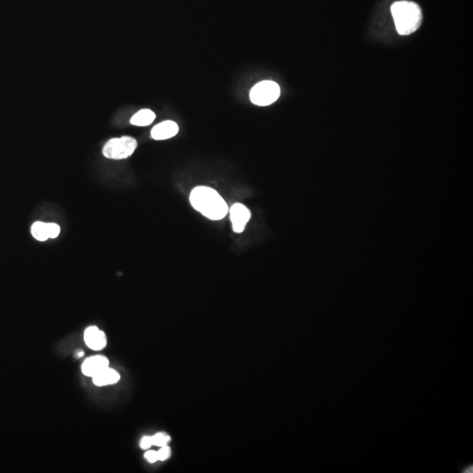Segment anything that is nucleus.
<instances>
[{
  "mask_svg": "<svg viewBox=\"0 0 473 473\" xmlns=\"http://www.w3.org/2000/svg\"><path fill=\"white\" fill-rule=\"evenodd\" d=\"M155 113L149 109H142L131 118V124L137 126H148L154 121Z\"/></svg>",
  "mask_w": 473,
  "mask_h": 473,
  "instance_id": "nucleus-10",
  "label": "nucleus"
},
{
  "mask_svg": "<svg viewBox=\"0 0 473 473\" xmlns=\"http://www.w3.org/2000/svg\"><path fill=\"white\" fill-rule=\"evenodd\" d=\"M229 214L235 233H242L251 217V213L246 205L240 203L229 208Z\"/></svg>",
  "mask_w": 473,
  "mask_h": 473,
  "instance_id": "nucleus-5",
  "label": "nucleus"
},
{
  "mask_svg": "<svg viewBox=\"0 0 473 473\" xmlns=\"http://www.w3.org/2000/svg\"><path fill=\"white\" fill-rule=\"evenodd\" d=\"M152 440H153V445L162 447L168 445V444L171 440V438L169 435H166L164 433H157V434L152 436Z\"/></svg>",
  "mask_w": 473,
  "mask_h": 473,
  "instance_id": "nucleus-12",
  "label": "nucleus"
},
{
  "mask_svg": "<svg viewBox=\"0 0 473 473\" xmlns=\"http://www.w3.org/2000/svg\"><path fill=\"white\" fill-rule=\"evenodd\" d=\"M31 233L38 241H46L49 239L47 224L43 222H35L31 227Z\"/></svg>",
  "mask_w": 473,
  "mask_h": 473,
  "instance_id": "nucleus-11",
  "label": "nucleus"
},
{
  "mask_svg": "<svg viewBox=\"0 0 473 473\" xmlns=\"http://www.w3.org/2000/svg\"><path fill=\"white\" fill-rule=\"evenodd\" d=\"M281 95V88L274 81H262L253 86L250 92V99L259 106H267L275 103Z\"/></svg>",
  "mask_w": 473,
  "mask_h": 473,
  "instance_id": "nucleus-4",
  "label": "nucleus"
},
{
  "mask_svg": "<svg viewBox=\"0 0 473 473\" xmlns=\"http://www.w3.org/2000/svg\"><path fill=\"white\" fill-rule=\"evenodd\" d=\"M139 446L143 449L151 448V447L153 446L152 436H144V438H142L141 441H140V444H139Z\"/></svg>",
  "mask_w": 473,
  "mask_h": 473,
  "instance_id": "nucleus-15",
  "label": "nucleus"
},
{
  "mask_svg": "<svg viewBox=\"0 0 473 473\" xmlns=\"http://www.w3.org/2000/svg\"><path fill=\"white\" fill-rule=\"evenodd\" d=\"M47 231H48L49 239H56V238L59 236L60 232H61V228L57 224L49 223V224H47Z\"/></svg>",
  "mask_w": 473,
  "mask_h": 473,
  "instance_id": "nucleus-13",
  "label": "nucleus"
},
{
  "mask_svg": "<svg viewBox=\"0 0 473 473\" xmlns=\"http://www.w3.org/2000/svg\"><path fill=\"white\" fill-rule=\"evenodd\" d=\"M120 379L119 373L113 369L107 367L105 369L101 371L100 373H97L92 377L93 384L97 387H105L110 385L116 384Z\"/></svg>",
  "mask_w": 473,
  "mask_h": 473,
  "instance_id": "nucleus-9",
  "label": "nucleus"
},
{
  "mask_svg": "<svg viewBox=\"0 0 473 473\" xmlns=\"http://www.w3.org/2000/svg\"><path fill=\"white\" fill-rule=\"evenodd\" d=\"M109 359L104 356H94L84 360L82 365V372L84 375L92 378L97 373L109 367Z\"/></svg>",
  "mask_w": 473,
  "mask_h": 473,
  "instance_id": "nucleus-7",
  "label": "nucleus"
},
{
  "mask_svg": "<svg viewBox=\"0 0 473 473\" xmlns=\"http://www.w3.org/2000/svg\"><path fill=\"white\" fill-rule=\"evenodd\" d=\"M84 342L89 349L101 351L106 346V336L97 326H90L84 331Z\"/></svg>",
  "mask_w": 473,
  "mask_h": 473,
  "instance_id": "nucleus-6",
  "label": "nucleus"
},
{
  "mask_svg": "<svg viewBox=\"0 0 473 473\" xmlns=\"http://www.w3.org/2000/svg\"><path fill=\"white\" fill-rule=\"evenodd\" d=\"M157 453H158V460L165 461L170 458L171 449L168 445H165V446L160 447V450L157 451Z\"/></svg>",
  "mask_w": 473,
  "mask_h": 473,
  "instance_id": "nucleus-14",
  "label": "nucleus"
},
{
  "mask_svg": "<svg viewBox=\"0 0 473 473\" xmlns=\"http://www.w3.org/2000/svg\"><path fill=\"white\" fill-rule=\"evenodd\" d=\"M391 13L397 32L401 35L414 33L423 22V12L420 6L412 1H397L391 6Z\"/></svg>",
  "mask_w": 473,
  "mask_h": 473,
  "instance_id": "nucleus-2",
  "label": "nucleus"
},
{
  "mask_svg": "<svg viewBox=\"0 0 473 473\" xmlns=\"http://www.w3.org/2000/svg\"><path fill=\"white\" fill-rule=\"evenodd\" d=\"M179 132V126L175 121L166 120L156 124L151 131V137L155 140H165L175 136Z\"/></svg>",
  "mask_w": 473,
  "mask_h": 473,
  "instance_id": "nucleus-8",
  "label": "nucleus"
},
{
  "mask_svg": "<svg viewBox=\"0 0 473 473\" xmlns=\"http://www.w3.org/2000/svg\"><path fill=\"white\" fill-rule=\"evenodd\" d=\"M145 459L149 463L154 464L155 462L158 461V453L155 450H148V452H145Z\"/></svg>",
  "mask_w": 473,
  "mask_h": 473,
  "instance_id": "nucleus-16",
  "label": "nucleus"
},
{
  "mask_svg": "<svg viewBox=\"0 0 473 473\" xmlns=\"http://www.w3.org/2000/svg\"><path fill=\"white\" fill-rule=\"evenodd\" d=\"M83 354H84L83 352H78V354H77V357H78V358H81V357H83Z\"/></svg>",
  "mask_w": 473,
  "mask_h": 473,
  "instance_id": "nucleus-17",
  "label": "nucleus"
},
{
  "mask_svg": "<svg viewBox=\"0 0 473 473\" xmlns=\"http://www.w3.org/2000/svg\"><path fill=\"white\" fill-rule=\"evenodd\" d=\"M189 202L196 211L212 221L222 220L229 212V206L225 199L210 187L194 188L189 195Z\"/></svg>",
  "mask_w": 473,
  "mask_h": 473,
  "instance_id": "nucleus-1",
  "label": "nucleus"
},
{
  "mask_svg": "<svg viewBox=\"0 0 473 473\" xmlns=\"http://www.w3.org/2000/svg\"><path fill=\"white\" fill-rule=\"evenodd\" d=\"M138 142L130 136L113 138L105 143L103 148V154L111 160L128 159L136 150Z\"/></svg>",
  "mask_w": 473,
  "mask_h": 473,
  "instance_id": "nucleus-3",
  "label": "nucleus"
}]
</instances>
